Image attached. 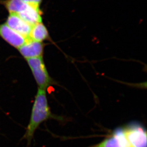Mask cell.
Instances as JSON below:
<instances>
[{"instance_id":"1","label":"cell","mask_w":147,"mask_h":147,"mask_svg":"<svg viewBox=\"0 0 147 147\" xmlns=\"http://www.w3.org/2000/svg\"><path fill=\"white\" fill-rule=\"evenodd\" d=\"M52 117L53 115L48 102L46 90L38 88L29 122L23 139L26 140L29 144L33 138L35 132L40 124Z\"/></svg>"},{"instance_id":"2","label":"cell","mask_w":147,"mask_h":147,"mask_svg":"<svg viewBox=\"0 0 147 147\" xmlns=\"http://www.w3.org/2000/svg\"><path fill=\"white\" fill-rule=\"evenodd\" d=\"M26 60L38 88L46 90L50 85L53 84V81L48 72L43 57L41 56Z\"/></svg>"},{"instance_id":"3","label":"cell","mask_w":147,"mask_h":147,"mask_svg":"<svg viewBox=\"0 0 147 147\" xmlns=\"http://www.w3.org/2000/svg\"><path fill=\"white\" fill-rule=\"evenodd\" d=\"M124 131L131 147H147V132L142 126L132 124Z\"/></svg>"},{"instance_id":"4","label":"cell","mask_w":147,"mask_h":147,"mask_svg":"<svg viewBox=\"0 0 147 147\" xmlns=\"http://www.w3.org/2000/svg\"><path fill=\"white\" fill-rule=\"evenodd\" d=\"M45 45L28 38L18 50L25 60L43 56Z\"/></svg>"},{"instance_id":"5","label":"cell","mask_w":147,"mask_h":147,"mask_svg":"<svg viewBox=\"0 0 147 147\" xmlns=\"http://www.w3.org/2000/svg\"><path fill=\"white\" fill-rule=\"evenodd\" d=\"M5 24L15 32L26 39L29 37L32 26L16 13H9Z\"/></svg>"},{"instance_id":"6","label":"cell","mask_w":147,"mask_h":147,"mask_svg":"<svg viewBox=\"0 0 147 147\" xmlns=\"http://www.w3.org/2000/svg\"><path fill=\"white\" fill-rule=\"evenodd\" d=\"M92 147H131L125 135L124 129H117L111 136Z\"/></svg>"},{"instance_id":"7","label":"cell","mask_w":147,"mask_h":147,"mask_svg":"<svg viewBox=\"0 0 147 147\" xmlns=\"http://www.w3.org/2000/svg\"><path fill=\"white\" fill-rule=\"evenodd\" d=\"M0 37L17 49L24 44L27 39L13 31L5 23L0 24Z\"/></svg>"},{"instance_id":"8","label":"cell","mask_w":147,"mask_h":147,"mask_svg":"<svg viewBox=\"0 0 147 147\" xmlns=\"http://www.w3.org/2000/svg\"><path fill=\"white\" fill-rule=\"evenodd\" d=\"M17 14L32 26L42 22V11L40 6L27 3L25 9Z\"/></svg>"},{"instance_id":"9","label":"cell","mask_w":147,"mask_h":147,"mask_svg":"<svg viewBox=\"0 0 147 147\" xmlns=\"http://www.w3.org/2000/svg\"><path fill=\"white\" fill-rule=\"evenodd\" d=\"M29 38L36 42H42L48 40L50 37L46 26L42 22H40L32 26Z\"/></svg>"},{"instance_id":"10","label":"cell","mask_w":147,"mask_h":147,"mask_svg":"<svg viewBox=\"0 0 147 147\" xmlns=\"http://www.w3.org/2000/svg\"><path fill=\"white\" fill-rule=\"evenodd\" d=\"M2 4L9 13L18 14L25 9L27 3L22 0H0Z\"/></svg>"},{"instance_id":"11","label":"cell","mask_w":147,"mask_h":147,"mask_svg":"<svg viewBox=\"0 0 147 147\" xmlns=\"http://www.w3.org/2000/svg\"><path fill=\"white\" fill-rule=\"evenodd\" d=\"M22 1L28 4H32V5L38 6L40 7L42 1V0H22Z\"/></svg>"}]
</instances>
